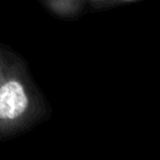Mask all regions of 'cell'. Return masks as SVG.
I'll use <instances>...</instances> for the list:
<instances>
[{"label":"cell","mask_w":160,"mask_h":160,"mask_svg":"<svg viewBox=\"0 0 160 160\" xmlns=\"http://www.w3.org/2000/svg\"><path fill=\"white\" fill-rule=\"evenodd\" d=\"M26 106L28 98L18 81H8L0 88V119H15L25 111Z\"/></svg>","instance_id":"6da1fadb"}]
</instances>
